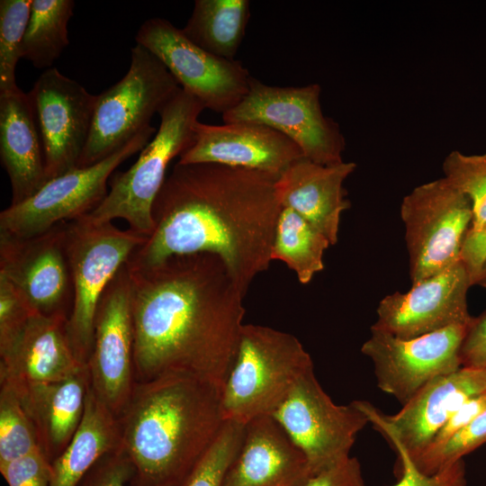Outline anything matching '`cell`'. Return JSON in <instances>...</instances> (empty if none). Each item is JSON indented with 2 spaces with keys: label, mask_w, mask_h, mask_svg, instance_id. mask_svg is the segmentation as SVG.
<instances>
[{
  "label": "cell",
  "mask_w": 486,
  "mask_h": 486,
  "mask_svg": "<svg viewBox=\"0 0 486 486\" xmlns=\"http://www.w3.org/2000/svg\"><path fill=\"white\" fill-rule=\"evenodd\" d=\"M129 272L135 382L185 374L222 388L244 325L246 294L223 261L179 255Z\"/></svg>",
  "instance_id": "cell-1"
},
{
  "label": "cell",
  "mask_w": 486,
  "mask_h": 486,
  "mask_svg": "<svg viewBox=\"0 0 486 486\" xmlns=\"http://www.w3.org/2000/svg\"><path fill=\"white\" fill-rule=\"evenodd\" d=\"M278 176L213 163L176 162L154 202V230L130 257L138 271L179 255L220 257L247 293L269 268L282 210Z\"/></svg>",
  "instance_id": "cell-2"
},
{
  "label": "cell",
  "mask_w": 486,
  "mask_h": 486,
  "mask_svg": "<svg viewBox=\"0 0 486 486\" xmlns=\"http://www.w3.org/2000/svg\"><path fill=\"white\" fill-rule=\"evenodd\" d=\"M221 387L185 374L135 382L118 417L121 448L135 486H179L211 447L225 420Z\"/></svg>",
  "instance_id": "cell-3"
},
{
  "label": "cell",
  "mask_w": 486,
  "mask_h": 486,
  "mask_svg": "<svg viewBox=\"0 0 486 486\" xmlns=\"http://www.w3.org/2000/svg\"><path fill=\"white\" fill-rule=\"evenodd\" d=\"M311 369L312 359L295 336L244 324L221 389L224 420L246 425L256 418L272 416Z\"/></svg>",
  "instance_id": "cell-4"
},
{
  "label": "cell",
  "mask_w": 486,
  "mask_h": 486,
  "mask_svg": "<svg viewBox=\"0 0 486 486\" xmlns=\"http://www.w3.org/2000/svg\"><path fill=\"white\" fill-rule=\"evenodd\" d=\"M204 109L199 100L180 88L158 112L160 123L155 137L135 163L113 176L101 203L81 218L95 224L122 219L130 229L150 236L154 230L152 208L167 167L192 145L194 125Z\"/></svg>",
  "instance_id": "cell-5"
},
{
  "label": "cell",
  "mask_w": 486,
  "mask_h": 486,
  "mask_svg": "<svg viewBox=\"0 0 486 486\" xmlns=\"http://www.w3.org/2000/svg\"><path fill=\"white\" fill-rule=\"evenodd\" d=\"M125 76L97 95L92 126L77 167L94 165L121 149L181 88L164 64L136 44Z\"/></svg>",
  "instance_id": "cell-6"
},
{
  "label": "cell",
  "mask_w": 486,
  "mask_h": 486,
  "mask_svg": "<svg viewBox=\"0 0 486 486\" xmlns=\"http://www.w3.org/2000/svg\"><path fill=\"white\" fill-rule=\"evenodd\" d=\"M148 237L112 222L91 223L82 218L67 222V253L73 284V305L66 324L70 345L86 365L101 298L120 269Z\"/></svg>",
  "instance_id": "cell-7"
},
{
  "label": "cell",
  "mask_w": 486,
  "mask_h": 486,
  "mask_svg": "<svg viewBox=\"0 0 486 486\" xmlns=\"http://www.w3.org/2000/svg\"><path fill=\"white\" fill-rule=\"evenodd\" d=\"M318 84L268 86L251 76L241 102L222 114L224 123L251 122L273 128L292 140L303 157L320 165L343 162L346 141L338 124L324 115Z\"/></svg>",
  "instance_id": "cell-8"
},
{
  "label": "cell",
  "mask_w": 486,
  "mask_h": 486,
  "mask_svg": "<svg viewBox=\"0 0 486 486\" xmlns=\"http://www.w3.org/2000/svg\"><path fill=\"white\" fill-rule=\"evenodd\" d=\"M412 284L460 260L472 222L470 200L446 178L414 188L400 205Z\"/></svg>",
  "instance_id": "cell-9"
},
{
  "label": "cell",
  "mask_w": 486,
  "mask_h": 486,
  "mask_svg": "<svg viewBox=\"0 0 486 486\" xmlns=\"http://www.w3.org/2000/svg\"><path fill=\"white\" fill-rule=\"evenodd\" d=\"M156 132L151 126L105 159L86 167H75L48 180L32 196L1 212L0 232L32 237L60 222L88 214L106 196L107 182L112 172L141 151Z\"/></svg>",
  "instance_id": "cell-10"
},
{
  "label": "cell",
  "mask_w": 486,
  "mask_h": 486,
  "mask_svg": "<svg viewBox=\"0 0 486 486\" xmlns=\"http://www.w3.org/2000/svg\"><path fill=\"white\" fill-rule=\"evenodd\" d=\"M135 40L156 56L180 87L205 109L222 115L248 92L251 76L240 61L206 51L164 18L145 21Z\"/></svg>",
  "instance_id": "cell-11"
},
{
  "label": "cell",
  "mask_w": 486,
  "mask_h": 486,
  "mask_svg": "<svg viewBox=\"0 0 486 486\" xmlns=\"http://www.w3.org/2000/svg\"><path fill=\"white\" fill-rule=\"evenodd\" d=\"M272 416L303 454L313 475L349 458L357 434L369 423L352 402L336 404L314 369L299 379Z\"/></svg>",
  "instance_id": "cell-12"
},
{
  "label": "cell",
  "mask_w": 486,
  "mask_h": 486,
  "mask_svg": "<svg viewBox=\"0 0 486 486\" xmlns=\"http://www.w3.org/2000/svg\"><path fill=\"white\" fill-rule=\"evenodd\" d=\"M468 324L410 339L371 328L361 353L372 361L377 387L404 405L430 381L461 368L459 352Z\"/></svg>",
  "instance_id": "cell-13"
},
{
  "label": "cell",
  "mask_w": 486,
  "mask_h": 486,
  "mask_svg": "<svg viewBox=\"0 0 486 486\" xmlns=\"http://www.w3.org/2000/svg\"><path fill=\"white\" fill-rule=\"evenodd\" d=\"M67 222L26 238L0 232V275L16 288L34 312L68 319L74 292Z\"/></svg>",
  "instance_id": "cell-14"
},
{
  "label": "cell",
  "mask_w": 486,
  "mask_h": 486,
  "mask_svg": "<svg viewBox=\"0 0 486 486\" xmlns=\"http://www.w3.org/2000/svg\"><path fill=\"white\" fill-rule=\"evenodd\" d=\"M131 280L125 264L110 283L99 302L94 344L86 363L90 386L118 418L135 385Z\"/></svg>",
  "instance_id": "cell-15"
},
{
  "label": "cell",
  "mask_w": 486,
  "mask_h": 486,
  "mask_svg": "<svg viewBox=\"0 0 486 486\" xmlns=\"http://www.w3.org/2000/svg\"><path fill=\"white\" fill-rule=\"evenodd\" d=\"M484 392L481 371L461 367L428 382L393 415L383 414L365 400L352 403L392 447L400 446L414 462L453 414L468 400Z\"/></svg>",
  "instance_id": "cell-16"
},
{
  "label": "cell",
  "mask_w": 486,
  "mask_h": 486,
  "mask_svg": "<svg viewBox=\"0 0 486 486\" xmlns=\"http://www.w3.org/2000/svg\"><path fill=\"white\" fill-rule=\"evenodd\" d=\"M28 95L42 141L47 179L77 167L97 95L56 68L44 70Z\"/></svg>",
  "instance_id": "cell-17"
},
{
  "label": "cell",
  "mask_w": 486,
  "mask_h": 486,
  "mask_svg": "<svg viewBox=\"0 0 486 486\" xmlns=\"http://www.w3.org/2000/svg\"><path fill=\"white\" fill-rule=\"evenodd\" d=\"M472 286L459 260L446 270L412 284L406 292L382 298L371 328L396 338L410 339L453 325L468 324L467 293Z\"/></svg>",
  "instance_id": "cell-18"
},
{
  "label": "cell",
  "mask_w": 486,
  "mask_h": 486,
  "mask_svg": "<svg viewBox=\"0 0 486 486\" xmlns=\"http://www.w3.org/2000/svg\"><path fill=\"white\" fill-rule=\"evenodd\" d=\"M194 130V141L179 157L180 164L213 163L279 176L293 162L304 158L292 140L257 122L211 125L198 121Z\"/></svg>",
  "instance_id": "cell-19"
},
{
  "label": "cell",
  "mask_w": 486,
  "mask_h": 486,
  "mask_svg": "<svg viewBox=\"0 0 486 486\" xmlns=\"http://www.w3.org/2000/svg\"><path fill=\"white\" fill-rule=\"evenodd\" d=\"M312 475L305 456L277 420L262 416L245 425L222 486H300Z\"/></svg>",
  "instance_id": "cell-20"
},
{
  "label": "cell",
  "mask_w": 486,
  "mask_h": 486,
  "mask_svg": "<svg viewBox=\"0 0 486 486\" xmlns=\"http://www.w3.org/2000/svg\"><path fill=\"white\" fill-rule=\"evenodd\" d=\"M68 318L34 313L14 345L0 356V382L14 387L67 379L86 365L66 331Z\"/></svg>",
  "instance_id": "cell-21"
},
{
  "label": "cell",
  "mask_w": 486,
  "mask_h": 486,
  "mask_svg": "<svg viewBox=\"0 0 486 486\" xmlns=\"http://www.w3.org/2000/svg\"><path fill=\"white\" fill-rule=\"evenodd\" d=\"M356 167L354 162L320 165L302 158L277 178L276 195L282 207L301 215L323 234L330 245L337 244L340 217L350 207L345 180Z\"/></svg>",
  "instance_id": "cell-22"
},
{
  "label": "cell",
  "mask_w": 486,
  "mask_h": 486,
  "mask_svg": "<svg viewBox=\"0 0 486 486\" xmlns=\"http://www.w3.org/2000/svg\"><path fill=\"white\" fill-rule=\"evenodd\" d=\"M0 158L11 185V204L37 193L48 181L42 141L28 93L0 94Z\"/></svg>",
  "instance_id": "cell-23"
},
{
  "label": "cell",
  "mask_w": 486,
  "mask_h": 486,
  "mask_svg": "<svg viewBox=\"0 0 486 486\" xmlns=\"http://www.w3.org/2000/svg\"><path fill=\"white\" fill-rule=\"evenodd\" d=\"M89 386L87 367L58 382L12 386L32 422L40 449L50 463L76 432Z\"/></svg>",
  "instance_id": "cell-24"
},
{
  "label": "cell",
  "mask_w": 486,
  "mask_h": 486,
  "mask_svg": "<svg viewBox=\"0 0 486 486\" xmlns=\"http://www.w3.org/2000/svg\"><path fill=\"white\" fill-rule=\"evenodd\" d=\"M120 446L118 418L89 386L80 425L65 450L51 462L50 486H76L101 457Z\"/></svg>",
  "instance_id": "cell-25"
},
{
  "label": "cell",
  "mask_w": 486,
  "mask_h": 486,
  "mask_svg": "<svg viewBox=\"0 0 486 486\" xmlns=\"http://www.w3.org/2000/svg\"><path fill=\"white\" fill-rule=\"evenodd\" d=\"M249 19L248 0H196L182 30L206 51L234 60Z\"/></svg>",
  "instance_id": "cell-26"
},
{
  "label": "cell",
  "mask_w": 486,
  "mask_h": 486,
  "mask_svg": "<svg viewBox=\"0 0 486 486\" xmlns=\"http://www.w3.org/2000/svg\"><path fill=\"white\" fill-rule=\"evenodd\" d=\"M330 246L328 238L301 215L283 207L277 221L272 260H280L306 284L324 269L323 256Z\"/></svg>",
  "instance_id": "cell-27"
},
{
  "label": "cell",
  "mask_w": 486,
  "mask_h": 486,
  "mask_svg": "<svg viewBox=\"0 0 486 486\" xmlns=\"http://www.w3.org/2000/svg\"><path fill=\"white\" fill-rule=\"evenodd\" d=\"M72 0H32L22 43V58L36 68L49 69L68 46Z\"/></svg>",
  "instance_id": "cell-28"
},
{
  "label": "cell",
  "mask_w": 486,
  "mask_h": 486,
  "mask_svg": "<svg viewBox=\"0 0 486 486\" xmlns=\"http://www.w3.org/2000/svg\"><path fill=\"white\" fill-rule=\"evenodd\" d=\"M40 449L34 427L20 397L0 382V466Z\"/></svg>",
  "instance_id": "cell-29"
},
{
  "label": "cell",
  "mask_w": 486,
  "mask_h": 486,
  "mask_svg": "<svg viewBox=\"0 0 486 486\" xmlns=\"http://www.w3.org/2000/svg\"><path fill=\"white\" fill-rule=\"evenodd\" d=\"M32 0L0 1V94L17 91L15 70L22 58V43Z\"/></svg>",
  "instance_id": "cell-30"
},
{
  "label": "cell",
  "mask_w": 486,
  "mask_h": 486,
  "mask_svg": "<svg viewBox=\"0 0 486 486\" xmlns=\"http://www.w3.org/2000/svg\"><path fill=\"white\" fill-rule=\"evenodd\" d=\"M445 176L451 184L471 202L472 209V230L486 226V152L465 155L450 152L443 162Z\"/></svg>",
  "instance_id": "cell-31"
},
{
  "label": "cell",
  "mask_w": 486,
  "mask_h": 486,
  "mask_svg": "<svg viewBox=\"0 0 486 486\" xmlns=\"http://www.w3.org/2000/svg\"><path fill=\"white\" fill-rule=\"evenodd\" d=\"M245 432V424L225 421L216 439L179 486H222Z\"/></svg>",
  "instance_id": "cell-32"
},
{
  "label": "cell",
  "mask_w": 486,
  "mask_h": 486,
  "mask_svg": "<svg viewBox=\"0 0 486 486\" xmlns=\"http://www.w3.org/2000/svg\"><path fill=\"white\" fill-rule=\"evenodd\" d=\"M34 313L16 288L0 275V356L10 349Z\"/></svg>",
  "instance_id": "cell-33"
},
{
  "label": "cell",
  "mask_w": 486,
  "mask_h": 486,
  "mask_svg": "<svg viewBox=\"0 0 486 486\" xmlns=\"http://www.w3.org/2000/svg\"><path fill=\"white\" fill-rule=\"evenodd\" d=\"M398 458L397 482L392 486H467L465 464L460 459L433 474L420 472L400 446H393Z\"/></svg>",
  "instance_id": "cell-34"
},
{
  "label": "cell",
  "mask_w": 486,
  "mask_h": 486,
  "mask_svg": "<svg viewBox=\"0 0 486 486\" xmlns=\"http://www.w3.org/2000/svg\"><path fill=\"white\" fill-rule=\"evenodd\" d=\"M486 443V408L440 450L424 473L433 474Z\"/></svg>",
  "instance_id": "cell-35"
},
{
  "label": "cell",
  "mask_w": 486,
  "mask_h": 486,
  "mask_svg": "<svg viewBox=\"0 0 486 486\" xmlns=\"http://www.w3.org/2000/svg\"><path fill=\"white\" fill-rule=\"evenodd\" d=\"M485 408L486 392L468 400L442 427L427 450L416 461L412 462L414 465L424 473L445 445Z\"/></svg>",
  "instance_id": "cell-36"
},
{
  "label": "cell",
  "mask_w": 486,
  "mask_h": 486,
  "mask_svg": "<svg viewBox=\"0 0 486 486\" xmlns=\"http://www.w3.org/2000/svg\"><path fill=\"white\" fill-rule=\"evenodd\" d=\"M134 468L121 446L101 457L76 486H127Z\"/></svg>",
  "instance_id": "cell-37"
},
{
  "label": "cell",
  "mask_w": 486,
  "mask_h": 486,
  "mask_svg": "<svg viewBox=\"0 0 486 486\" xmlns=\"http://www.w3.org/2000/svg\"><path fill=\"white\" fill-rule=\"evenodd\" d=\"M8 486H50L51 463L40 449L0 466Z\"/></svg>",
  "instance_id": "cell-38"
},
{
  "label": "cell",
  "mask_w": 486,
  "mask_h": 486,
  "mask_svg": "<svg viewBox=\"0 0 486 486\" xmlns=\"http://www.w3.org/2000/svg\"><path fill=\"white\" fill-rule=\"evenodd\" d=\"M461 367L486 369V310L469 322L460 352Z\"/></svg>",
  "instance_id": "cell-39"
},
{
  "label": "cell",
  "mask_w": 486,
  "mask_h": 486,
  "mask_svg": "<svg viewBox=\"0 0 486 486\" xmlns=\"http://www.w3.org/2000/svg\"><path fill=\"white\" fill-rule=\"evenodd\" d=\"M300 486H366L360 462L350 456L307 479Z\"/></svg>",
  "instance_id": "cell-40"
},
{
  "label": "cell",
  "mask_w": 486,
  "mask_h": 486,
  "mask_svg": "<svg viewBox=\"0 0 486 486\" xmlns=\"http://www.w3.org/2000/svg\"><path fill=\"white\" fill-rule=\"evenodd\" d=\"M460 261L467 272L472 286L477 285L486 264V226L478 230L469 229L461 248Z\"/></svg>",
  "instance_id": "cell-41"
},
{
  "label": "cell",
  "mask_w": 486,
  "mask_h": 486,
  "mask_svg": "<svg viewBox=\"0 0 486 486\" xmlns=\"http://www.w3.org/2000/svg\"><path fill=\"white\" fill-rule=\"evenodd\" d=\"M477 285L486 288V264L483 266V269L482 271Z\"/></svg>",
  "instance_id": "cell-42"
},
{
  "label": "cell",
  "mask_w": 486,
  "mask_h": 486,
  "mask_svg": "<svg viewBox=\"0 0 486 486\" xmlns=\"http://www.w3.org/2000/svg\"><path fill=\"white\" fill-rule=\"evenodd\" d=\"M481 371V375H482V381H483V383L486 387V369L484 370H480Z\"/></svg>",
  "instance_id": "cell-43"
}]
</instances>
